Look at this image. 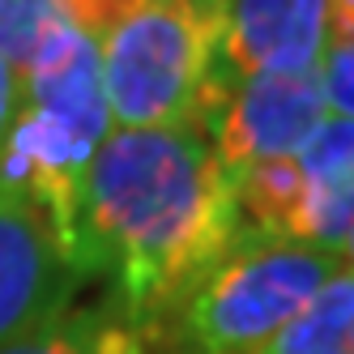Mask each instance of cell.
Wrapping results in <instances>:
<instances>
[{"label":"cell","instance_id":"11","mask_svg":"<svg viewBox=\"0 0 354 354\" xmlns=\"http://www.w3.org/2000/svg\"><path fill=\"white\" fill-rule=\"evenodd\" d=\"M316 82L324 94V111L333 120L354 124V39H328Z\"/></svg>","mask_w":354,"mask_h":354},{"label":"cell","instance_id":"12","mask_svg":"<svg viewBox=\"0 0 354 354\" xmlns=\"http://www.w3.org/2000/svg\"><path fill=\"white\" fill-rule=\"evenodd\" d=\"M17 111H21V73L0 56V145H5Z\"/></svg>","mask_w":354,"mask_h":354},{"label":"cell","instance_id":"5","mask_svg":"<svg viewBox=\"0 0 354 354\" xmlns=\"http://www.w3.org/2000/svg\"><path fill=\"white\" fill-rule=\"evenodd\" d=\"M86 282L56 226L26 196L0 192V346L73 308Z\"/></svg>","mask_w":354,"mask_h":354},{"label":"cell","instance_id":"8","mask_svg":"<svg viewBox=\"0 0 354 354\" xmlns=\"http://www.w3.org/2000/svg\"><path fill=\"white\" fill-rule=\"evenodd\" d=\"M261 354H354V269L342 265Z\"/></svg>","mask_w":354,"mask_h":354},{"label":"cell","instance_id":"4","mask_svg":"<svg viewBox=\"0 0 354 354\" xmlns=\"http://www.w3.org/2000/svg\"><path fill=\"white\" fill-rule=\"evenodd\" d=\"M324 94L316 73H231L218 68V77L205 94V107L196 115V129L214 145L218 162L239 175L257 162L299 158L308 141L324 129Z\"/></svg>","mask_w":354,"mask_h":354},{"label":"cell","instance_id":"6","mask_svg":"<svg viewBox=\"0 0 354 354\" xmlns=\"http://www.w3.org/2000/svg\"><path fill=\"white\" fill-rule=\"evenodd\" d=\"M328 47V0H226L222 64L231 73H316Z\"/></svg>","mask_w":354,"mask_h":354},{"label":"cell","instance_id":"13","mask_svg":"<svg viewBox=\"0 0 354 354\" xmlns=\"http://www.w3.org/2000/svg\"><path fill=\"white\" fill-rule=\"evenodd\" d=\"M328 39H354V0H328Z\"/></svg>","mask_w":354,"mask_h":354},{"label":"cell","instance_id":"1","mask_svg":"<svg viewBox=\"0 0 354 354\" xmlns=\"http://www.w3.org/2000/svg\"><path fill=\"white\" fill-rule=\"evenodd\" d=\"M239 239L235 175L201 129H111L82 184L77 265L145 333Z\"/></svg>","mask_w":354,"mask_h":354},{"label":"cell","instance_id":"3","mask_svg":"<svg viewBox=\"0 0 354 354\" xmlns=\"http://www.w3.org/2000/svg\"><path fill=\"white\" fill-rule=\"evenodd\" d=\"M337 269V252L239 231L231 252L141 342L162 337L171 354H261Z\"/></svg>","mask_w":354,"mask_h":354},{"label":"cell","instance_id":"9","mask_svg":"<svg viewBox=\"0 0 354 354\" xmlns=\"http://www.w3.org/2000/svg\"><path fill=\"white\" fill-rule=\"evenodd\" d=\"M0 354H145V342L111 303L107 308H77L73 303L64 316L0 346Z\"/></svg>","mask_w":354,"mask_h":354},{"label":"cell","instance_id":"14","mask_svg":"<svg viewBox=\"0 0 354 354\" xmlns=\"http://www.w3.org/2000/svg\"><path fill=\"white\" fill-rule=\"evenodd\" d=\"M342 265H350L354 269V231L346 235V243H342Z\"/></svg>","mask_w":354,"mask_h":354},{"label":"cell","instance_id":"7","mask_svg":"<svg viewBox=\"0 0 354 354\" xmlns=\"http://www.w3.org/2000/svg\"><path fill=\"white\" fill-rule=\"evenodd\" d=\"M299 167L308 180L299 239L342 257V243L354 231V124L324 120V129L299 154Z\"/></svg>","mask_w":354,"mask_h":354},{"label":"cell","instance_id":"2","mask_svg":"<svg viewBox=\"0 0 354 354\" xmlns=\"http://www.w3.org/2000/svg\"><path fill=\"white\" fill-rule=\"evenodd\" d=\"M226 0H137L98 35L111 129H196L222 68Z\"/></svg>","mask_w":354,"mask_h":354},{"label":"cell","instance_id":"10","mask_svg":"<svg viewBox=\"0 0 354 354\" xmlns=\"http://www.w3.org/2000/svg\"><path fill=\"white\" fill-rule=\"evenodd\" d=\"M60 26H68L60 0H0V56L21 73Z\"/></svg>","mask_w":354,"mask_h":354}]
</instances>
